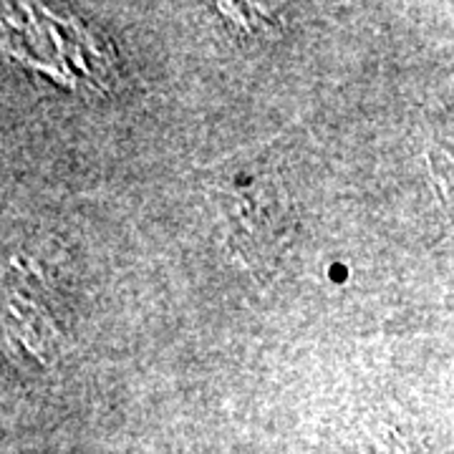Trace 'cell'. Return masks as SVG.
I'll list each match as a JSON object with an SVG mask.
<instances>
[{
	"mask_svg": "<svg viewBox=\"0 0 454 454\" xmlns=\"http://www.w3.org/2000/svg\"><path fill=\"white\" fill-rule=\"evenodd\" d=\"M200 172L230 250L258 276H270L295 232V202L273 145L227 154Z\"/></svg>",
	"mask_w": 454,
	"mask_h": 454,
	"instance_id": "cell-1",
	"label": "cell"
},
{
	"mask_svg": "<svg viewBox=\"0 0 454 454\" xmlns=\"http://www.w3.org/2000/svg\"><path fill=\"white\" fill-rule=\"evenodd\" d=\"M5 333L41 366H53L68 346L49 310L16 288H5Z\"/></svg>",
	"mask_w": 454,
	"mask_h": 454,
	"instance_id": "cell-2",
	"label": "cell"
},
{
	"mask_svg": "<svg viewBox=\"0 0 454 454\" xmlns=\"http://www.w3.org/2000/svg\"><path fill=\"white\" fill-rule=\"evenodd\" d=\"M422 157L439 210L454 230V129L432 127L427 131Z\"/></svg>",
	"mask_w": 454,
	"mask_h": 454,
	"instance_id": "cell-3",
	"label": "cell"
},
{
	"mask_svg": "<svg viewBox=\"0 0 454 454\" xmlns=\"http://www.w3.org/2000/svg\"><path fill=\"white\" fill-rule=\"evenodd\" d=\"M364 454H411L406 439L394 427H379L364 439Z\"/></svg>",
	"mask_w": 454,
	"mask_h": 454,
	"instance_id": "cell-4",
	"label": "cell"
}]
</instances>
